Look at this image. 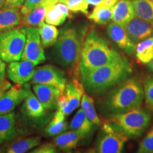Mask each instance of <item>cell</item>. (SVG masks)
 I'll list each match as a JSON object with an SVG mask.
<instances>
[{"label":"cell","mask_w":153,"mask_h":153,"mask_svg":"<svg viewBox=\"0 0 153 153\" xmlns=\"http://www.w3.org/2000/svg\"><path fill=\"white\" fill-rule=\"evenodd\" d=\"M79 79L88 94L94 97H101L112 88L131 76L133 68L125 57L121 60L91 69L80 70Z\"/></svg>","instance_id":"6da1fadb"},{"label":"cell","mask_w":153,"mask_h":153,"mask_svg":"<svg viewBox=\"0 0 153 153\" xmlns=\"http://www.w3.org/2000/svg\"><path fill=\"white\" fill-rule=\"evenodd\" d=\"M144 101L143 85L136 77H129L115 86L105 94L101 111L111 115L140 108Z\"/></svg>","instance_id":"7a4b0ae2"},{"label":"cell","mask_w":153,"mask_h":153,"mask_svg":"<svg viewBox=\"0 0 153 153\" xmlns=\"http://www.w3.org/2000/svg\"><path fill=\"white\" fill-rule=\"evenodd\" d=\"M124 57L104 36L95 29H90L82 43L79 69H94Z\"/></svg>","instance_id":"3957f363"},{"label":"cell","mask_w":153,"mask_h":153,"mask_svg":"<svg viewBox=\"0 0 153 153\" xmlns=\"http://www.w3.org/2000/svg\"><path fill=\"white\" fill-rule=\"evenodd\" d=\"M84 30L72 24L64 26L51 51V59L62 68L72 70L79 62L80 52L85 37Z\"/></svg>","instance_id":"277c9868"},{"label":"cell","mask_w":153,"mask_h":153,"mask_svg":"<svg viewBox=\"0 0 153 153\" xmlns=\"http://www.w3.org/2000/svg\"><path fill=\"white\" fill-rule=\"evenodd\" d=\"M110 116L108 122L116 131L133 138L141 136L151 121L150 112L141 107Z\"/></svg>","instance_id":"5b68a950"},{"label":"cell","mask_w":153,"mask_h":153,"mask_svg":"<svg viewBox=\"0 0 153 153\" xmlns=\"http://www.w3.org/2000/svg\"><path fill=\"white\" fill-rule=\"evenodd\" d=\"M26 43V35L20 28H14L0 34V57L6 62L22 58Z\"/></svg>","instance_id":"8992f818"},{"label":"cell","mask_w":153,"mask_h":153,"mask_svg":"<svg viewBox=\"0 0 153 153\" xmlns=\"http://www.w3.org/2000/svg\"><path fill=\"white\" fill-rule=\"evenodd\" d=\"M128 137L116 131L109 122L104 123L97 137L94 152L98 153H120L123 152Z\"/></svg>","instance_id":"52a82bcc"},{"label":"cell","mask_w":153,"mask_h":153,"mask_svg":"<svg viewBox=\"0 0 153 153\" xmlns=\"http://www.w3.org/2000/svg\"><path fill=\"white\" fill-rule=\"evenodd\" d=\"M21 29L26 35V43L21 59L30 61L36 65L45 62V56L38 28L24 26Z\"/></svg>","instance_id":"ba28073f"},{"label":"cell","mask_w":153,"mask_h":153,"mask_svg":"<svg viewBox=\"0 0 153 153\" xmlns=\"http://www.w3.org/2000/svg\"><path fill=\"white\" fill-rule=\"evenodd\" d=\"M67 82L68 79L65 72L60 68L51 65H45L36 68L30 79V83L33 85L42 84L55 86L60 89V93L65 89Z\"/></svg>","instance_id":"9c48e42d"},{"label":"cell","mask_w":153,"mask_h":153,"mask_svg":"<svg viewBox=\"0 0 153 153\" xmlns=\"http://www.w3.org/2000/svg\"><path fill=\"white\" fill-rule=\"evenodd\" d=\"M30 90L29 84L11 86L0 99V116L12 112L21 104Z\"/></svg>","instance_id":"30bf717a"},{"label":"cell","mask_w":153,"mask_h":153,"mask_svg":"<svg viewBox=\"0 0 153 153\" xmlns=\"http://www.w3.org/2000/svg\"><path fill=\"white\" fill-rule=\"evenodd\" d=\"M35 66L36 65L28 60L11 62L7 68V76L14 84H26L31 79L35 72Z\"/></svg>","instance_id":"8fae6325"},{"label":"cell","mask_w":153,"mask_h":153,"mask_svg":"<svg viewBox=\"0 0 153 153\" xmlns=\"http://www.w3.org/2000/svg\"><path fill=\"white\" fill-rule=\"evenodd\" d=\"M106 32L110 39L124 53L131 56L135 54V44L128 36L125 28L114 22L110 23L107 26Z\"/></svg>","instance_id":"7c38bea8"},{"label":"cell","mask_w":153,"mask_h":153,"mask_svg":"<svg viewBox=\"0 0 153 153\" xmlns=\"http://www.w3.org/2000/svg\"><path fill=\"white\" fill-rule=\"evenodd\" d=\"M124 28L135 44L153 36V25L138 17H134Z\"/></svg>","instance_id":"4fadbf2b"},{"label":"cell","mask_w":153,"mask_h":153,"mask_svg":"<svg viewBox=\"0 0 153 153\" xmlns=\"http://www.w3.org/2000/svg\"><path fill=\"white\" fill-rule=\"evenodd\" d=\"M34 94L45 109H55L60 94L58 88L53 85L36 84L33 86Z\"/></svg>","instance_id":"5bb4252c"},{"label":"cell","mask_w":153,"mask_h":153,"mask_svg":"<svg viewBox=\"0 0 153 153\" xmlns=\"http://www.w3.org/2000/svg\"><path fill=\"white\" fill-rule=\"evenodd\" d=\"M20 7H6L0 8V34L16 28L22 22Z\"/></svg>","instance_id":"9a60e30c"},{"label":"cell","mask_w":153,"mask_h":153,"mask_svg":"<svg viewBox=\"0 0 153 153\" xmlns=\"http://www.w3.org/2000/svg\"><path fill=\"white\" fill-rule=\"evenodd\" d=\"M135 16L131 0H118L112 9V21L120 26L126 25Z\"/></svg>","instance_id":"2e32d148"},{"label":"cell","mask_w":153,"mask_h":153,"mask_svg":"<svg viewBox=\"0 0 153 153\" xmlns=\"http://www.w3.org/2000/svg\"><path fill=\"white\" fill-rule=\"evenodd\" d=\"M63 91L68 100L67 116H69L79 107L82 95L85 93V88L81 82H79L76 79H72L67 82L65 89Z\"/></svg>","instance_id":"e0dca14e"},{"label":"cell","mask_w":153,"mask_h":153,"mask_svg":"<svg viewBox=\"0 0 153 153\" xmlns=\"http://www.w3.org/2000/svg\"><path fill=\"white\" fill-rule=\"evenodd\" d=\"M22 111L25 116L32 120L40 119L43 117L45 113V108L31 90L24 99Z\"/></svg>","instance_id":"ac0fdd59"},{"label":"cell","mask_w":153,"mask_h":153,"mask_svg":"<svg viewBox=\"0 0 153 153\" xmlns=\"http://www.w3.org/2000/svg\"><path fill=\"white\" fill-rule=\"evenodd\" d=\"M15 114L10 112L0 116V145L13 139L16 135Z\"/></svg>","instance_id":"d6986e66"},{"label":"cell","mask_w":153,"mask_h":153,"mask_svg":"<svg viewBox=\"0 0 153 153\" xmlns=\"http://www.w3.org/2000/svg\"><path fill=\"white\" fill-rule=\"evenodd\" d=\"M85 138L79 132L71 130L70 131L61 133L55 136L53 140L54 144L57 148L62 150H72L77 146L81 140Z\"/></svg>","instance_id":"ffe728a7"},{"label":"cell","mask_w":153,"mask_h":153,"mask_svg":"<svg viewBox=\"0 0 153 153\" xmlns=\"http://www.w3.org/2000/svg\"><path fill=\"white\" fill-rule=\"evenodd\" d=\"M70 10L66 4L57 2L48 9L45 22L53 26H60L65 22L67 18L70 16Z\"/></svg>","instance_id":"44dd1931"},{"label":"cell","mask_w":153,"mask_h":153,"mask_svg":"<svg viewBox=\"0 0 153 153\" xmlns=\"http://www.w3.org/2000/svg\"><path fill=\"white\" fill-rule=\"evenodd\" d=\"M95 125L89 120L82 108L76 111L70 121L69 128L79 132L85 137L89 136L95 130Z\"/></svg>","instance_id":"7402d4cb"},{"label":"cell","mask_w":153,"mask_h":153,"mask_svg":"<svg viewBox=\"0 0 153 153\" xmlns=\"http://www.w3.org/2000/svg\"><path fill=\"white\" fill-rule=\"evenodd\" d=\"M48 9V7L42 5L28 12V14L22 15L20 25H22V26L39 27L44 23Z\"/></svg>","instance_id":"603a6c76"},{"label":"cell","mask_w":153,"mask_h":153,"mask_svg":"<svg viewBox=\"0 0 153 153\" xmlns=\"http://www.w3.org/2000/svg\"><path fill=\"white\" fill-rule=\"evenodd\" d=\"M135 55L137 60L148 64L153 58V36L139 42L135 45Z\"/></svg>","instance_id":"cb8c5ba5"},{"label":"cell","mask_w":153,"mask_h":153,"mask_svg":"<svg viewBox=\"0 0 153 153\" xmlns=\"http://www.w3.org/2000/svg\"><path fill=\"white\" fill-rule=\"evenodd\" d=\"M65 116V115L62 111L57 110L45 128V133L48 136H56L66 131L68 128V125H67Z\"/></svg>","instance_id":"d4e9b609"},{"label":"cell","mask_w":153,"mask_h":153,"mask_svg":"<svg viewBox=\"0 0 153 153\" xmlns=\"http://www.w3.org/2000/svg\"><path fill=\"white\" fill-rule=\"evenodd\" d=\"M135 16L153 25V0H131Z\"/></svg>","instance_id":"484cf974"},{"label":"cell","mask_w":153,"mask_h":153,"mask_svg":"<svg viewBox=\"0 0 153 153\" xmlns=\"http://www.w3.org/2000/svg\"><path fill=\"white\" fill-rule=\"evenodd\" d=\"M41 142L39 136H32L16 141L7 148L6 152L8 153H24L32 150L38 146Z\"/></svg>","instance_id":"4316f807"},{"label":"cell","mask_w":153,"mask_h":153,"mask_svg":"<svg viewBox=\"0 0 153 153\" xmlns=\"http://www.w3.org/2000/svg\"><path fill=\"white\" fill-rule=\"evenodd\" d=\"M38 29L43 48H48L55 45L60 32L55 26L44 22L38 27Z\"/></svg>","instance_id":"83f0119b"},{"label":"cell","mask_w":153,"mask_h":153,"mask_svg":"<svg viewBox=\"0 0 153 153\" xmlns=\"http://www.w3.org/2000/svg\"><path fill=\"white\" fill-rule=\"evenodd\" d=\"M87 17L95 24L106 25L112 20V9L103 4L96 6Z\"/></svg>","instance_id":"f1b7e54d"},{"label":"cell","mask_w":153,"mask_h":153,"mask_svg":"<svg viewBox=\"0 0 153 153\" xmlns=\"http://www.w3.org/2000/svg\"><path fill=\"white\" fill-rule=\"evenodd\" d=\"M82 109L85 112L87 117L96 126H101V122L94 108V101L91 96L87 93H84L81 99Z\"/></svg>","instance_id":"f546056e"},{"label":"cell","mask_w":153,"mask_h":153,"mask_svg":"<svg viewBox=\"0 0 153 153\" xmlns=\"http://www.w3.org/2000/svg\"><path fill=\"white\" fill-rule=\"evenodd\" d=\"M143 90L145 104L153 111V76L149 75L143 81Z\"/></svg>","instance_id":"4dcf8cb0"},{"label":"cell","mask_w":153,"mask_h":153,"mask_svg":"<svg viewBox=\"0 0 153 153\" xmlns=\"http://www.w3.org/2000/svg\"><path fill=\"white\" fill-rule=\"evenodd\" d=\"M61 2L64 3L72 12H82L88 15L89 4L86 0H62Z\"/></svg>","instance_id":"1f68e13d"},{"label":"cell","mask_w":153,"mask_h":153,"mask_svg":"<svg viewBox=\"0 0 153 153\" xmlns=\"http://www.w3.org/2000/svg\"><path fill=\"white\" fill-rule=\"evenodd\" d=\"M138 153L153 152V127L139 143Z\"/></svg>","instance_id":"d6a6232c"},{"label":"cell","mask_w":153,"mask_h":153,"mask_svg":"<svg viewBox=\"0 0 153 153\" xmlns=\"http://www.w3.org/2000/svg\"><path fill=\"white\" fill-rule=\"evenodd\" d=\"M44 1L45 0H25L24 4L21 8L22 15L28 14V12L41 6Z\"/></svg>","instance_id":"836d02e7"},{"label":"cell","mask_w":153,"mask_h":153,"mask_svg":"<svg viewBox=\"0 0 153 153\" xmlns=\"http://www.w3.org/2000/svg\"><path fill=\"white\" fill-rule=\"evenodd\" d=\"M55 144L53 145L52 143H47L45 144L38 145L37 148H34L33 151L30 152L33 153H55L57 152L56 148H55Z\"/></svg>","instance_id":"e575fe53"},{"label":"cell","mask_w":153,"mask_h":153,"mask_svg":"<svg viewBox=\"0 0 153 153\" xmlns=\"http://www.w3.org/2000/svg\"><path fill=\"white\" fill-rule=\"evenodd\" d=\"M25 0H6V7H21L24 4Z\"/></svg>","instance_id":"d590c367"},{"label":"cell","mask_w":153,"mask_h":153,"mask_svg":"<svg viewBox=\"0 0 153 153\" xmlns=\"http://www.w3.org/2000/svg\"><path fill=\"white\" fill-rule=\"evenodd\" d=\"M6 63L0 57V80H4Z\"/></svg>","instance_id":"8d00e7d4"},{"label":"cell","mask_w":153,"mask_h":153,"mask_svg":"<svg viewBox=\"0 0 153 153\" xmlns=\"http://www.w3.org/2000/svg\"><path fill=\"white\" fill-rule=\"evenodd\" d=\"M11 86V84L7 81L3 82L2 85H1V87H0V99L1 98V97H2V95L4 94L5 91L10 88Z\"/></svg>","instance_id":"74e56055"},{"label":"cell","mask_w":153,"mask_h":153,"mask_svg":"<svg viewBox=\"0 0 153 153\" xmlns=\"http://www.w3.org/2000/svg\"><path fill=\"white\" fill-rule=\"evenodd\" d=\"M118 0H104L103 3L101 4L106 6L107 7H109V8L113 9L116 4L118 2Z\"/></svg>","instance_id":"f35d334b"},{"label":"cell","mask_w":153,"mask_h":153,"mask_svg":"<svg viewBox=\"0 0 153 153\" xmlns=\"http://www.w3.org/2000/svg\"><path fill=\"white\" fill-rule=\"evenodd\" d=\"M62 0H45L43 3V6H45V7H50L51 6L55 4L57 2H61ZM41 5V6H42Z\"/></svg>","instance_id":"ab89813d"},{"label":"cell","mask_w":153,"mask_h":153,"mask_svg":"<svg viewBox=\"0 0 153 153\" xmlns=\"http://www.w3.org/2000/svg\"><path fill=\"white\" fill-rule=\"evenodd\" d=\"M87 2L89 4L93 5V6H98L100 5L103 3V1L104 0H86Z\"/></svg>","instance_id":"60d3db41"},{"label":"cell","mask_w":153,"mask_h":153,"mask_svg":"<svg viewBox=\"0 0 153 153\" xmlns=\"http://www.w3.org/2000/svg\"><path fill=\"white\" fill-rule=\"evenodd\" d=\"M147 67L151 72H153V58L147 64Z\"/></svg>","instance_id":"b9f144b4"},{"label":"cell","mask_w":153,"mask_h":153,"mask_svg":"<svg viewBox=\"0 0 153 153\" xmlns=\"http://www.w3.org/2000/svg\"><path fill=\"white\" fill-rule=\"evenodd\" d=\"M6 0H0V8L3 7L5 5Z\"/></svg>","instance_id":"7bdbcfd3"},{"label":"cell","mask_w":153,"mask_h":153,"mask_svg":"<svg viewBox=\"0 0 153 153\" xmlns=\"http://www.w3.org/2000/svg\"><path fill=\"white\" fill-rule=\"evenodd\" d=\"M4 81V80H0V87H1V85H2Z\"/></svg>","instance_id":"ee69618b"}]
</instances>
